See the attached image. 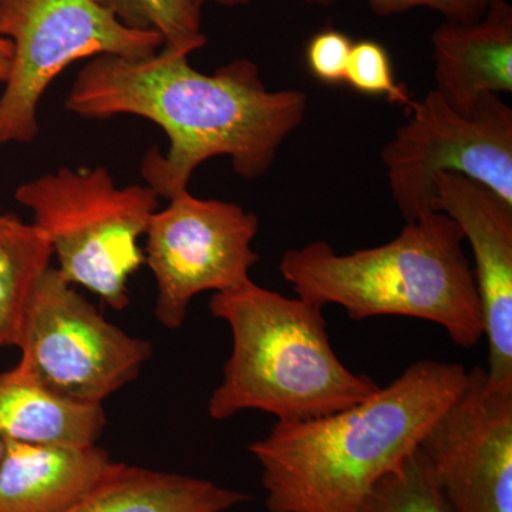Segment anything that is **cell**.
<instances>
[{
	"label": "cell",
	"instance_id": "cell-1",
	"mask_svg": "<svg viewBox=\"0 0 512 512\" xmlns=\"http://www.w3.org/2000/svg\"><path fill=\"white\" fill-rule=\"evenodd\" d=\"M188 56L163 46L143 59L94 57L64 104L84 119L130 114L163 128L167 154L150 148L141 175L167 200L187 191L194 171L215 157H228L244 180L264 177L308 109L302 90H269L252 60L235 59L205 74Z\"/></svg>",
	"mask_w": 512,
	"mask_h": 512
},
{
	"label": "cell",
	"instance_id": "cell-2",
	"mask_svg": "<svg viewBox=\"0 0 512 512\" xmlns=\"http://www.w3.org/2000/svg\"><path fill=\"white\" fill-rule=\"evenodd\" d=\"M460 363L414 362L348 409L302 423L276 421L249 444L269 512H357L380 478L420 447L466 386Z\"/></svg>",
	"mask_w": 512,
	"mask_h": 512
},
{
	"label": "cell",
	"instance_id": "cell-3",
	"mask_svg": "<svg viewBox=\"0 0 512 512\" xmlns=\"http://www.w3.org/2000/svg\"><path fill=\"white\" fill-rule=\"evenodd\" d=\"M460 227L429 212L380 247L338 254L329 242L288 249L279 271L296 296L315 305H338L352 320L402 316L433 322L460 348L484 338L473 266Z\"/></svg>",
	"mask_w": 512,
	"mask_h": 512
},
{
	"label": "cell",
	"instance_id": "cell-4",
	"mask_svg": "<svg viewBox=\"0 0 512 512\" xmlns=\"http://www.w3.org/2000/svg\"><path fill=\"white\" fill-rule=\"evenodd\" d=\"M210 311L231 328L232 352L208 402L214 420L259 410L302 423L348 409L379 390L339 359L322 306L248 281L212 295Z\"/></svg>",
	"mask_w": 512,
	"mask_h": 512
},
{
	"label": "cell",
	"instance_id": "cell-5",
	"mask_svg": "<svg viewBox=\"0 0 512 512\" xmlns=\"http://www.w3.org/2000/svg\"><path fill=\"white\" fill-rule=\"evenodd\" d=\"M15 198L45 232L63 278L123 311L128 281L146 264L138 241L158 211L157 192L148 185L119 188L104 167H63L19 185Z\"/></svg>",
	"mask_w": 512,
	"mask_h": 512
},
{
	"label": "cell",
	"instance_id": "cell-6",
	"mask_svg": "<svg viewBox=\"0 0 512 512\" xmlns=\"http://www.w3.org/2000/svg\"><path fill=\"white\" fill-rule=\"evenodd\" d=\"M0 36L13 45L0 97V147L36 140L43 94L70 64L97 56L143 59L164 46L158 33L127 28L94 0H0Z\"/></svg>",
	"mask_w": 512,
	"mask_h": 512
},
{
	"label": "cell",
	"instance_id": "cell-7",
	"mask_svg": "<svg viewBox=\"0 0 512 512\" xmlns=\"http://www.w3.org/2000/svg\"><path fill=\"white\" fill-rule=\"evenodd\" d=\"M407 109L406 123L382 153L404 222L436 211L441 174L477 181L512 205V110L498 94H485L471 114L451 109L436 90Z\"/></svg>",
	"mask_w": 512,
	"mask_h": 512
},
{
	"label": "cell",
	"instance_id": "cell-8",
	"mask_svg": "<svg viewBox=\"0 0 512 512\" xmlns=\"http://www.w3.org/2000/svg\"><path fill=\"white\" fill-rule=\"evenodd\" d=\"M18 348L20 365L47 390L89 404L137 379L153 355L147 340L107 322L53 266L30 298Z\"/></svg>",
	"mask_w": 512,
	"mask_h": 512
},
{
	"label": "cell",
	"instance_id": "cell-9",
	"mask_svg": "<svg viewBox=\"0 0 512 512\" xmlns=\"http://www.w3.org/2000/svg\"><path fill=\"white\" fill-rule=\"evenodd\" d=\"M148 224L146 264L156 276V315L168 329H178L202 292H227L251 281L259 261L252 244L258 215L220 200H201L190 191L171 197Z\"/></svg>",
	"mask_w": 512,
	"mask_h": 512
},
{
	"label": "cell",
	"instance_id": "cell-10",
	"mask_svg": "<svg viewBox=\"0 0 512 512\" xmlns=\"http://www.w3.org/2000/svg\"><path fill=\"white\" fill-rule=\"evenodd\" d=\"M457 512H512V387L474 367L466 386L421 440Z\"/></svg>",
	"mask_w": 512,
	"mask_h": 512
},
{
	"label": "cell",
	"instance_id": "cell-11",
	"mask_svg": "<svg viewBox=\"0 0 512 512\" xmlns=\"http://www.w3.org/2000/svg\"><path fill=\"white\" fill-rule=\"evenodd\" d=\"M434 210L456 222L471 245L488 384L512 387V205L485 185L458 174L437 178Z\"/></svg>",
	"mask_w": 512,
	"mask_h": 512
},
{
	"label": "cell",
	"instance_id": "cell-12",
	"mask_svg": "<svg viewBox=\"0 0 512 512\" xmlns=\"http://www.w3.org/2000/svg\"><path fill=\"white\" fill-rule=\"evenodd\" d=\"M436 92L461 114L485 94L512 92V6L495 0L476 22H446L434 30Z\"/></svg>",
	"mask_w": 512,
	"mask_h": 512
},
{
	"label": "cell",
	"instance_id": "cell-13",
	"mask_svg": "<svg viewBox=\"0 0 512 512\" xmlns=\"http://www.w3.org/2000/svg\"><path fill=\"white\" fill-rule=\"evenodd\" d=\"M117 466L103 448L5 440L0 512H63Z\"/></svg>",
	"mask_w": 512,
	"mask_h": 512
},
{
	"label": "cell",
	"instance_id": "cell-14",
	"mask_svg": "<svg viewBox=\"0 0 512 512\" xmlns=\"http://www.w3.org/2000/svg\"><path fill=\"white\" fill-rule=\"evenodd\" d=\"M103 404L73 402L50 392L26 367L0 373V439L90 446L106 427Z\"/></svg>",
	"mask_w": 512,
	"mask_h": 512
},
{
	"label": "cell",
	"instance_id": "cell-15",
	"mask_svg": "<svg viewBox=\"0 0 512 512\" xmlns=\"http://www.w3.org/2000/svg\"><path fill=\"white\" fill-rule=\"evenodd\" d=\"M249 500L248 494L204 478L117 463L63 512H227Z\"/></svg>",
	"mask_w": 512,
	"mask_h": 512
},
{
	"label": "cell",
	"instance_id": "cell-16",
	"mask_svg": "<svg viewBox=\"0 0 512 512\" xmlns=\"http://www.w3.org/2000/svg\"><path fill=\"white\" fill-rule=\"evenodd\" d=\"M53 258L45 232L0 214V346H18L37 282Z\"/></svg>",
	"mask_w": 512,
	"mask_h": 512
},
{
	"label": "cell",
	"instance_id": "cell-17",
	"mask_svg": "<svg viewBox=\"0 0 512 512\" xmlns=\"http://www.w3.org/2000/svg\"><path fill=\"white\" fill-rule=\"evenodd\" d=\"M357 512H457L421 448L375 484Z\"/></svg>",
	"mask_w": 512,
	"mask_h": 512
},
{
	"label": "cell",
	"instance_id": "cell-18",
	"mask_svg": "<svg viewBox=\"0 0 512 512\" xmlns=\"http://www.w3.org/2000/svg\"><path fill=\"white\" fill-rule=\"evenodd\" d=\"M130 29L163 37L164 46L191 55L207 45L202 33V8L195 0H94Z\"/></svg>",
	"mask_w": 512,
	"mask_h": 512
},
{
	"label": "cell",
	"instance_id": "cell-19",
	"mask_svg": "<svg viewBox=\"0 0 512 512\" xmlns=\"http://www.w3.org/2000/svg\"><path fill=\"white\" fill-rule=\"evenodd\" d=\"M345 83L357 93L367 96H383L400 106H409V92L396 83L392 57L386 47L376 40H359L350 49Z\"/></svg>",
	"mask_w": 512,
	"mask_h": 512
},
{
	"label": "cell",
	"instance_id": "cell-20",
	"mask_svg": "<svg viewBox=\"0 0 512 512\" xmlns=\"http://www.w3.org/2000/svg\"><path fill=\"white\" fill-rule=\"evenodd\" d=\"M312 6L328 8L339 0H305ZM380 16L399 15L412 9H430L440 13L446 22H476L483 18L495 0H366Z\"/></svg>",
	"mask_w": 512,
	"mask_h": 512
},
{
	"label": "cell",
	"instance_id": "cell-21",
	"mask_svg": "<svg viewBox=\"0 0 512 512\" xmlns=\"http://www.w3.org/2000/svg\"><path fill=\"white\" fill-rule=\"evenodd\" d=\"M352 39L338 29H322L306 46V64L319 82L345 83Z\"/></svg>",
	"mask_w": 512,
	"mask_h": 512
},
{
	"label": "cell",
	"instance_id": "cell-22",
	"mask_svg": "<svg viewBox=\"0 0 512 512\" xmlns=\"http://www.w3.org/2000/svg\"><path fill=\"white\" fill-rule=\"evenodd\" d=\"M13 45L9 39L0 36V83L8 82L12 72Z\"/></svg>",
	"mask_w": 512,
	"mask_h": 512
},
{
	"label": "cell",
	"instance_id": "cell-23",
	"mask_svg": "<svg viewBox=\"0 0 512 512\" xmlns=\"http://www.w3.org/2000/svg\"><path fill=\"white\" fill-rule=\"evenodd\" d=\"M195 2H197L201 8L205 3H215V5L227 6V8H235V6L248 5L252 0H195Z\"/></svg>",
	"mask_w": 512,
	"mask_h": 512
},
{
	"label": "cell",
	"instance_id": "cell-24",
	"mask_svg": "<svg viewBox=\"0 0 512 512\" xmlns=\"http://www.w3.org/2000/svg\"><path fill=\"white\" fill-rule=\"evenodd\" d=\"M3 451H5V440L0 439V461H2Z\"/></svg>",
	"mask_w": 512,
	"mask_h": 512
}]
</instances>
